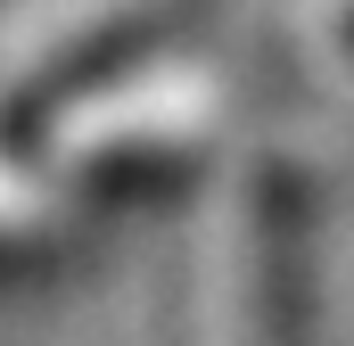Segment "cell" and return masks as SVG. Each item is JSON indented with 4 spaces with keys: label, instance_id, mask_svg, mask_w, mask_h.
<instances>
[{
    "label": "cell",
    "instance_id": "1",
    "mask_svg": "<svg viewBox=\"0 0 354 346\" xmlns=\"http://www.w3.org/2000/svg\"><path fill=\"white\" fill-rule=\"evenodd\" d=\"M346 50H354V17H346Z\"/></svg>",
    "mask_w": 354,
    "mask_h": 346
}]
</instances>
